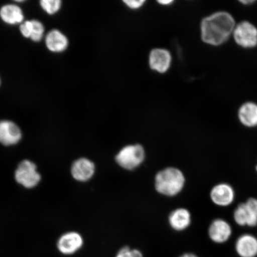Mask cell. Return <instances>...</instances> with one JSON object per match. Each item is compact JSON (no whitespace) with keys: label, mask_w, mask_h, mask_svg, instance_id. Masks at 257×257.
<instances>
[{"label":"cell","mask_w":257,"mask_h":257,"mask_svg":"<svg viewBox=\"0 0 257 257\" xmlns=\"http://www.w3.org/2000/svg\"><path fill=\"white\" fill-rule=\"evenodd\" d=\"M84 240L81 234L76 232L64 233L57 241V246L62 254L70 256L75 254L82 249Z\"/></svg>","instance_id":"cell-6"},{"label":"cell","mask_w":257,"mask_h":257,"mask_svg":"<svg viewBox=\"0 0 257 257\" xmlns=\"http://www.w3.org/2000/svg\"><path fill=\"white\" fill-rule=\"evenodd\" d=\"M158 2L160 3L161 5H166L170 4L173 1H170V0H163V1H159Z\"/></svg>","instance_id":"cell-25"},{"label":"cell","mask_w":257,"mask_h":257,"mask_svg":"<svg viewBox=\"0 0 257 257\" xmlns=\"http://www.w3.org/2000/svg\"><path fill=\"white\" fill-rule=\"evenodd\" d=\"M0 16L6 23L11 25L21 23L24 20L23 13L16 5H8L3 6L0 11Z\"/></svg>","instance_id":"cell-17"},{"label":"cell","mask_w":257,"mask_h":257,"mask_svg":"<svg viewBox=\"0 0 257 257\" xmlns=\"http://www.w3.org/2000/svg\"><path fill=\"white\" fill-rule=\"evenodd\" d=\"M40 4L42 8L48 14L53 15L59 11L62 2L60 0H42Z\"/></svg>","instance_id":"cell-18"},{"label":"cell","mask_w":257,"mask_h":257,"mask_svg":"<svg viewBox=\"0 0 257 257\" xmlns=\"http://www.w3.org/2000/svg\"><path fill=\"white\" fill-rule=\"evenodd\" d=\"M41 177L37 166L30 160L22 162L15 172V179L19 184L28 189L33 188L39 184Z\"/></svg>","instance_id":"cell-4"},{"label":"cell","mask_w":257,"mask_h":257,"mask_svg":"<svg viewBox=\"0 0 257 257\" xmlns=\"http://www.w3.org/2000/svg\"><path fill=\"white\" fill-rule=\"evenodd\" d=\"M0 83H1V82H0Z\"/></svg>","instance_id":"cell-28"},{"label":"cell","mask_w":257,"mask_h":257,"mask_svg":"<svg viewBox=\"0 0 257 257\" xmlns=\"http://www.w3.org/2000/svg\"><path fill=\"white\" fill-rule=\"evenodd\" d=\"M95 166L91 160L80 158L73 163L71 173L73 178L77 181L86 182L94 175Z\"/></svg>","instance_id":"cell-10"},{"label":"cell","mask_w":257,"mask_h":257,"mask_svg":"<svg viewBox=\"0 0 257 257\" xmlns=\"http://www.w3.org/2000/svg\"><path fill=\"white\" fill-rule=\"evenodd\" d=\"M178 257H198L197 255L194 254V253L191 252H186L183 253V254L179 256Z\"/></svg>","instance_id":"cell-24"},{"label":"cell","mask_w":257,"mask_h":257,"mask_svg":"<svg viewBox=\"0 0 257 257\" xmlns=\"http://www.w3.org/2000/svg\"><path fill=\"white\" fill-rule=\"evenodd\" d=\"M32 29H33V25L32 21H26L21 25L20 27L22 34L27 38L31 37Z\"/></svg>","instance_id":"cell-21"},{"label":"cell","mask_w":257,"mask_h":257,"mask_svg":"<svg viewBox=\"0 0 257 257\" xmlns=\"http://www.w3.org/2000/svg\"><path fill=\"white\" fill-rule=\"evenodd\" d=\"M235 22L228 13L221 12L205 18L201 23V38L205 43L219 46L233 32Z\"/></svg>","instance_id":"cell-1"},{"label":"cell","mask_w":257,"mask_h":257,"mask_svg":"<svg viewBox=\"0 0 257 257\" xmlns=\"http://www.w3.org/2000/svg\"><path fill=\"white\" fill-rule=\"evenodd\" d=\"M32 25H33V29H32L31 38L32 41L38 42L43 38L44 32V28L43 24L40 22L34 20L32 21Z\"/></svg>","instance_id":"cell-20"},{"label":"cell","mask_w":257,"mask_h":257,"mask_svg":"<svg viewBox=\"0 0 257 257\" xmlns=\"http://www.w3.org/2000/svg\"><path fill=\"white\" fill-rule=\"evenodd\" d=\"M169 222L173 230L178 232L185 230L191 223L190 212L184 208L176 209L170 213Z\"/></svg>","instance_id":"cell-13"},{"label":"cell","mask_w":257,"mask_h":257,"mask_svg":"<svg viewBox=\"0 0 257 257\" xmlns=\"http://www.w3.org/2000/svg\"><path fill=\"white\" fill-rule=\"evenodd\" d=\"M240 3H242V4H244V5H247V4H250V3H254L255 1H252V0H246V1H245V0H244V1H240Z\"/></svg>","instance_id":"cell-26"},{"label":"cell","mask_w":257,"mask_h":257,"mask_svg":"<svg viewBox=\"0 0 257 257\" xmlns=\"http://www.w3.org/2000/svg\"><path fill=\"white\" fill-rule=\"evenodd\" d=\"M245 204L248 210L257 217V199L250 198L247 200Z\"/></svg>","instance_id":"cell-22"},{"label":"cell","mask_w":257,"mask_h":257,"mask_svg":"<svg viewBox=\"0 0 257 257\" xmlns=\"http://www.w3.org/2000/svg\"><path fill=\"white\" fill-rule=\"evenodd\" d=\"M234 40L243 48H253L257 45V29L248 22L237 25L233 31Z\"/></svg>","instance_id":"cell-5"},{"label":"cell","mask_w":257,"mask_h":257,"mask_svg":"<svg viewBox=\"0 0 257 257\" xmlns=\"http://www.w3.org/2000/svg\"><path fill=\"white\" fill-rule=\"evenodd\" d=\"M46 46L53 52H62L68 46L67 38L59 31L53 30L47 35Z\"/></svg>","instance_id":"cell-16"},{"label":"cell","mask_w":257,"mask_h":257,"mask_svg":"<svg viewBox=\"0 0 257 257\" xmlns=\"http://www.w3.org/2000/svg\"><path fill=\"white\" fill-rule=\"evenodd\" d=\"M210 197L215 205L224 207L233 203L235 194L232 186L226 183H221L211 189Z\"/></svg>","instance_id":"cell-7"},{"label":"cell","mask_w":257,"mask_h":257,"mask_svg":"<svg viewBox=\"0 0 257 257\" xmlns=\"http://www.w3.org/2000/svg\"><path fill=\"white\" fill-rule=\"evenodd\" d=\"M256 172H257V166H256Z\"/></svg>","instance_id":"cell-27"},{"label":"cell","mask_w":257,"mask_h":257,"mask_svg":"<svg viewBox=\"0 0 257 257\" xmlns=\"http://www.w3.org/2000/svg\"><path fill=\"white\" fill-rule=\"evenodd\" d=\"M22 138V133L17 125L8 120L0 121V143L6 146L18 144Z\"/></svg>","instance_id":"cell-9"},{"label":"cell","mask_w":257,"mask_h":257,"mask_svg":"<svg viewBox=\"0 0 257 257\" xmlns=\"http://www.w3.org/2000/svg\"><path fill=\"white\" fill-rule=\"evenodd\" d=\"M233 218L240 226L255 227L257 225V217L248 210L245 202L238 205L234 211Z\"/></svg>","instance_id":"cell-14"},{"label":"cell","mask_w":257,"mask_h":257,"mask_svg":"<svg viewBox=\"0 0 257 257\" xmlns=\"http://www.w3.org/2000/svg\"><path fill=\"white\" fill-rule=\"evenodd\" d=\"M239 120L244 126L253 127L257 126V105L247 102L239 110Z\"/></svg>","instance_id":"cell-15"},{"label":"cell","mask_w":257,"mask_h":257,"mask_svg":"<svg viewBox=\"0 0 257 257\" xmlns=\"http://www.w3.org/2000/svg\"><path fill=\"white\" fill-rule=\"evenodd\" d=\"M235 249L240 257H255L257 255V239L250 234H243L237 238Z\"/></svg>","instance_id":"cell-11"},{"label":"cell","mask_w":257,"mask_h":257,"mask_svg":"<svg viewBox=\"0 0 257 257\" xmlns=\"http://www.w3.org/2000/svg\"><path fill=\"white\" fill-rule=\"evenodd\" d=\"M128 8L133 9H137L141 7L144 4V0H139V1H124Z\"/></svg>","instance_id":"cell-23"},{"label":"cell","mask_w":257,"mask_h":257,"mask_svg":"<svg viewBox=\"0 0 257 257\" xmlns=\"http://www.w3.org/2000/svg\"><path fill=\"white\" fill-rule=\"evenodd\" d=\"M114 257H144V255L140 249L124 246L118 250Z\"/></svg>","instance_id":"cell-19"},{"label":"cell","mask_w":257,"mask_h":257,"mask_svg":"<svg viewBox=\"0 0 257 257\" xmlns=\"http://www.w3.org/2000/svg\"><path fill=\"white\" fill-rule=\"evenodd\" d=\"M171 63V56L168 51L164 49H154L150 53L151 68L160 73L167 72Z\"/></svg>","instance_id":"cell-12"},{"label":"cell","mask_w":257,"mask_h":257,"mask_svg":"<svg viewBox=\"0 0 257 257\" xmlns=\"http://www.w3.org/2000/svg\"><path fill=\"white\" fill-rule=\"evenodd\" d=\"M230 225L226 220L217 218L212 221L208 228V236L213 242L223 243L227 242L232 235Z\"/></svg>","instance_id":"cell-8"},{"label":"cell","mask_w":257,"mask_h":257,"mask_svg":"<svg viewBox=\"0 0 257 257\" xmlns=\"http://www.w3.org/2000/svg\"><path fill=\"white\" fill-rule=\"evenodd\" d=\"M146 153L140 144L130 145L121 149L115 156V160L121 168L127 170L137 169L143 163Z\"/></svg>","instance_id":"cell-3"},{"label":"cell","mask_w":257,"mask_h":257,"mask_svg":"<svg viewBox=\"0 0 257 257\" xmlns=\"http://www.w3.org/2000/svg\"><path fill=\"white\" fill-rule=\"evenodd\" d=\"M185 185V178L181 170L170 167L161 170L156 176V191L169 197L179 194Z\"/></svg>","instance_id":"cell-2"}]
</instances>
